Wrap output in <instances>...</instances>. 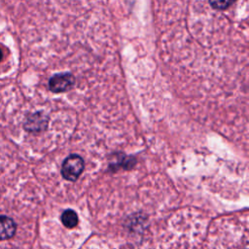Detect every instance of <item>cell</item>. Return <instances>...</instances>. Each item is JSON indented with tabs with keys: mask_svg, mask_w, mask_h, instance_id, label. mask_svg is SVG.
I'll return each instance as SVG.
<instances>
[{
	"mask_svg": "<svg viewBox=\"0 0 249 249\" xmlns=\"http://www.w3.org/2000/svg\"><path fill=\"white\" fill-rule=\"evenodd\" d=\"M85 168L82 157L76 154L69 155L62 162L61 175L67 181H76Z\"/></svg>",
	"mask_w": 249,
	"mask_h": 249,
	"instance_id": "1",
	"label": "cell"
},
{
	"mask_svg": "<svg viewBox=\"0 0 249 249\" xmlns=\"http://www.w3.org/2000/svg\"><path fill=\"white\" fill-rule=\"evenodd\" d=\"M75 84L74 76L69 72L58 73L51 77L49 81V89L51 91L58 93L70 89Z\"/></svg>",
	"mask_w": 249,
	"mask_h": 249,
	"instance_id": "2",
	"label": "cell"
},
{
	"mask_svg": "<svg viewBox=\"0 0 249 249\" xmlns=\"http://www.w3.org/2000/svg\"><path fill=\"white\" fill-rule=\"evenodd\" d=\"M49 118L43 112H35L28 115L23 123V128L29 132H41L46 130Z\"/></svg>",
	"mask_w": 249,
	"mask_h": 249,
	"instance_id": "3",
	"label": "cell"
},
{
	"mask_svg": "<svg viewBox=\"0 0 249 249\" xmlns=\"http://www.w3.org/2000/svg\"><path fill=\"white\" fill-rule=\"evenodd\" d=\"M17 231L15 221L8 216H0V240L12 238Z\"/></svg>",
	"mask_w": 249,
	"mask_h": 249,
	"instance_id": "4",
	"label": "cell"
},
{
	"mask_svg": "<svg viewBox=\"0 0 249 249\" xmlns=\"http://www.w3.org/2000/svg\"><path fill=\"white\" fill-rule=\"evenodd\" d=\"M60 220H61V223L63 224V226L68 229L75 228L79 222L77 213L72 209L64 210L60 216Z\"/></svg>",
	"mask_w": 249,
	"mask_h": 249,
	"instance_id": "5",
	"label": "cell"
},
{
	"mask_svg": "<svg viewBox=\"0 0 249 249\" xmlns=\"http://www.w3.org/2000/svg\"><path fill=\"white\" fill-rule=\"evenodd\" d=\"M209 4L212 6V8L214 9H219V10H224L226 8H228L230 5L232 4L231 1H209Z\"/></svg>",
	"mask_w": 249,
	"mask_h": 249,
	"instance_id": "6",
	"label": "cell"
},
{
	"mask_svg": "<svg viewBox=\"0 0 249 249\" xmlns=\"http://www.w3.org/2000/svg\"><path fill=\"white\" fill-rule=\"evenodd\" d=\"M3 58V52H2V49L0 48V60Z\"/></svg>",
	"mask_w": 249,
	"mask_h": 249,
	"instance_id": "7",
	"label": "cell"
}]
</instances>
